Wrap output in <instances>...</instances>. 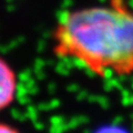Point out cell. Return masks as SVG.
I'll return each mask as SVG.
<instances>
[{
	"label": "cell",
	"instance_id": "cell-2",
	"mask_svg": "<svg viewBox=\"0 0 133 133\" xmlns=\"http://www.w3.org/2000/svg\"><path fill=\"white\" fill-rule=\"evenodd\" d=\"M19 93V77L15 68L0 56V113L14 104Z\"/></svg>",
	"mask_w": 133,
	"mask_h": 133
},
{
	"label": "cell",
	"instance_id": "cell-1",
	"mask_svg": "<svg viewBox=\"0 0 133 133\" xmlns=\"http://www.w3.org/2000/svg\"><path fill=\"white\" fill-rule=\"evenodd\" d=\"M52 52L98 78L133 76V11L124 0L65 11L52 33Z\"/></svg>",
	"mask_w": 133,
	"mask_h": 133
},
{
	"label": "cell",
	"instance_id": "cell-3",
	"mask_svg": "<svg viewBox=\"0 0 133 133\" xmlns=\"http://www.w3.org/2000/svg\"><path fill=\"white\" fill-rule=\"evenodd\" d=\"M0 133H22V132L17 127L12 125L11 123L0 121Z\"/></svg>",
	"mask_w": 133,
	"mask_h": 133
}]
</instances>
